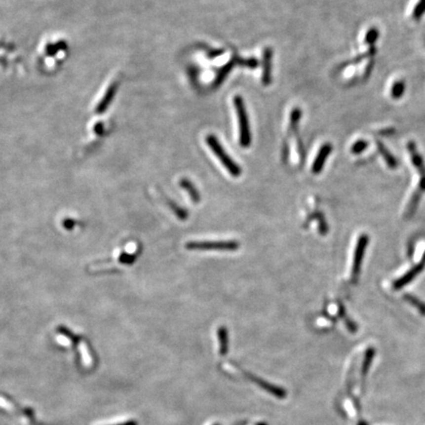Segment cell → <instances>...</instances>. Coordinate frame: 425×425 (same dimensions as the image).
I'll list each match as a JSON object with an SVG mask.
<instances>
[{
    "instance_id": "6da1fadb",
    "label": "cell",
    "mask_w": 425,
    "mask_h": 425,
    "mask_svg": "<svg viewBox=\"0 0 425 425\" xmlns=\"http://www.w3.org/2000/svg\"><path fill=\"white\" fill-rule=\"evenodd\" d=\"M233 104L236 110L238 123H239V141L241 147H248L251 144V133L249 128V121L246 113V108L243 99L240 96L233 98Z\"/></svg>"
},
{
    "instance_id": "7a4b0ae2",
    "label": "cell",
    "mask_w": 425,
    "mask_h": 425,
    "mask_svg": "<svg viewBox=\"0 0 425 425\" xmlns=\"http://www.w3.org/2000/svg\"><path fill=\"white\" fill-rule=\"evenodd\" d=\"M207 144L210 147V149L213 151V153L219 157V159L223 162V164L225 165V167L230 171V173L234 176V177H238L241 174V168L239 167V165L233 161L232 159V157L226 153L225 149L223 148V146L220 144L219 140L213 136V135H209L207 137Z\"/></svg>"
},
{
    "instance_id": "3957f363",
    "label": "cell",
    "mask_w": 425,
    "mask_h": 425,
    "mask_svg": "<svg viewBox=\"0 0 425 425\" xmlns=\"http://www.w3.org/2000/svg\"><path fill=\"white\" fill-rule=\"evenodd\" d=\"M185 247L190 250H226L233 251L239 248V242L235 240H217V241H190Z\"/></svg>"
},
{
    "instance_id": "277c9868",
    "label": "cell",
    "mask_w": 425,
    "mask_h": 425,
    "mask_svg": "<svg viewBox=\"0 0 425 425\" xmlns=\"http://www.w3.org/2000/svg\"><path fill=\"white\" fill-rule=\"evenodd\" d=\"M368 242H369V237L365 233L361 234L357 240V244H356L354 256H353L352 270H351V280L353 283H355L359 277L361 265L363 262V258H364V254H365V250Z\"/></svg>"
},
{
    "instance_id": "5b68a950",
    "label": "cell",
    "mask_w": 425,
    "mask_h": 425,
    "mask_svg": "<svg viewBox=\"0 0 425 425\" xmlns=\"http://www.w3.org/2000/svg\"><path fill=\"white\" fill-rule=\"evenodd\" d=\"M408 152L411 155L412 162L420 173V190L425 191V164L423 156L417 150V146L413 141L408 142Z\"/></svg>"
},
{
    "instance_id": "8992f818",
    "label": "cell",
    "mask_w": 425,
    "mask_h": 425,
    "mask_svg": "<svg viewBox=\"0 0 425 425\" xmlns=\"http://www.w3.org/2000/svg\"><path fill=\"white\" fill-rule=\"evenodd\" d=\"M425 253L424 254V257L422 259V262L419 263L418 265H416L415 267H413L411 270H409L404 276H402L401 278L397 279L394 283H393V288H395L396 290L401 289L403 287H405L407 284L413 282L425 269Z\"/></svg>"
},
{
    "instance_id": "52a82bcc",
    "label": "cell",
    "mask_w": 425,
    "mask_h": 425,
    "mask_svg": "<svg viewBox=\"0 0 425 425\" xmlns=\"http://www.w3.org/2000/svg\"><path fill=\"white\" fill-rule=\"evenodd\" d=\"M331 152H332V146L330 144L327 143L321 147V149H320V151L316 156V159L314 160L313 165H312V172L314 174H318L323 169L324 164L327 160V157Z\"/></svg>"
},
{
    "instance_id": "ba28073f",
    "label": "cell",
    "mask_w": 425,
    "mask_h": 425,
    "mask_svg": "<svg viewBox=\"0 0 425 425\" xmlns=\"http://www.w3.org/2000/svg\"><path fill=\"white\" fill-rule=\"evenodd\" d=\"M250 377L257 385H259V387H261L265 391L269 392L271 395L277 397L278 399H284L286 397V392L282 388L274 386V385H272V384H270V383H268V382H266V381H264L258 377H254V376H250Z\"/></svg>"
},
{
    "instance_id": "9c48e42d",
    "label": "cell",
    "mask_w": 425,
    "mask_h": 425,
    "mask_svg": "<svg viewBox=\"0 0 425 425\" xmlns=\"http://www.w3.org/2000/svg\"><path fill=\"white\" fill-rule=\"evenodd\" d=\"M271 67H272V50L266 48L264 52V72H263V83L269 85L271 83Z\"/></svg>"
},
{
    "instance_id": "30bf717a",
    "label": "cell",
    "mask_w": 425,
    "mask_h": 425,
    "mask_svg": "<svg viewBox=\"0 0 425 425\" xmlns=\"http://www.w3.org/2000/svg\"><path fill=\"white\" fill-rule=\"evenodd\" d=\"M376 146L379 150V153L381 154V155L383 156L384 160L386 161L387 165L391 168V169H395L398 167V161L395 158V156L388 151V149L381 143L380 141H376Z\"/></svg>"
},
{
    "instance_id": "8fae6325",
    "label": "cell",
    "mask_w": 425,
    "mask_h": 425,
    "mask_svg": "<svg viewBox=\"0 0 425 425\" xmlns=\"http://www.w3.org/2000/svg\"><path fill=\"white\" fill-rule=\"evenodd\" d=\"M218 339L220 343V353L222 355H226L229 351V332L225 326L219 327Z\"/></svg>"
},
{
    "instance_id": "7c38bea8",
    "label": "cell",
    "mask_w": 425,
    "mask_h": 425,
    "mask_svg": "<svg viewBox=\"0 0 425 425\" xmlns=\"http://www.w3.org/2000/svg\"><path fill=\"white\" fill-rule=\"evenodd\" d=\"M422 194H423V191H421L420 189H418L413 194V196L409 202V205L407 207V210H406V217L407 218H411L415 214V212L417 211V209L419 207L420 200L422 198Z\"/></svg>"
},
{
    "instance_id": "4fadbf2b",
    "label": "cell",
    "mask_w": 425,
    "mask_h": 425,
    "mask_svg": "<svg viewBox=\"0 0 425 425\" xmlns=\"http://www.w3.org/2000/svg\"><path fill=\"white\" fill-rule=\"evenodd\" d=\"M180 186H182L189 193V196L194 203H198L200 201V199H201L200 193L198 192V190L195 188V186L188 179L184 178V179L180 180Z\"/></svg>"
},
{
    "instance_id": "5bb4252c",
    "label": "cell",
    "mask_w": 425,
    "mask_h": 425,
    "mask_svg": "<svg viewBox=\"0 0 425 425\" xmlns=\"http://www.w3.org/2000/svg\"><path fill=\"white\" fill-rule=\"evenodd\" d=\"M375 356V349L373 348H369L366 351H365V355H364V359L362 362V366H361V375L362 377H365L369 371V368L372 364L373 358Z\"/></svg>"
},
{
    "instance_id": "9a60e30c",
    "label": "cell",
    "mask_w": 425,
    "mask_h": 425,
    "mask_svg": "<svg viewBox=\"0 0 425 425\" xmlns=\"http://www.w3.org/2000/svg\"><path fill=\"white\" fill-rule=\"evenodd\" d=\"M404 299L413 305L423 316H425V302L422 301L420 298L412 295V294H405Z\"/></svg>"
},
{
    "instance_id": "2e32d148",
    "label": "cell",
    "mask_w": 425,
    "mask_h": 425,
    "mask_svg": "<svg viewBox=\"0 0 425 425\" xmlns=\"http://www.w3.org/2000/svg\"><path fill=\"white\" fill-rule=\"evenodd\" d=\"M406 90V84L404 81H397L393 84L391 88V97L395 100H398L403 97Z\"/></svg>"
},
{
    "instance_id": "e0dca14e",
    "label": "cell",
    "mask_w": 425,
    "mask_h": 425,
    "mask_svg": "<svg viewBox=\"0 0 425 425\" xmlns=\"http://www.w3.org/2000/svg\"><path fill=\"white\" fill-rule=\"evenodd\" d=\"M425 13V0H420L413 11V18L420 20Z\"/></svg>"
},
{
    "instance_id": "ac0fdd59",
    "label": "cell",
    "mask_w": 425,
    "mask_h": 425,
    "mask_svg": "<svg viewBox=\"0 0 425 425\" xmlns=\"http://www.w3.org/2000/svg\"><path fill=\"white\" fill-rule=\"evenodd\" d=\"M378 38H379V31L375 28H371L365 36V42L367 44L372 45L377 40Z\"/></svg>"
},
{
    "instance_id": "d6986e66",
    "label": "cell",
    "mask_w": 425,
    "mask_h": 425,
    "mask_svg": "<svg viewBox=\"0 0 425 425\" xmlns=\"http://www.w3.org/2000/svg\"><path fill=\"white\" fill-rule=\"evenodd\" d=\"M168 204H169V207L172 209L173 213H174V214H175L179 219H181V220H185V219L188 217L187 212H186L185 210H183L182 208H180L179 206H177L174 202L168 201Z\"/></svg>"
},
{
    "instance_id": "ffe728a7",
    "label": "cell",
    "mask_w": 425,
    "mask_h": 425,
    "mask_svg": "<svg viewBox=\"0 0 425 425\" xmlns=\"http://www.w3.org/2000/svg\"><path fill=\"white\" fill-rule=\"evenodd\" d=\"M368 147V143L365 141V140H358V141L355 142L352 146H351V148H350V152L352 153V154H355V155H357V154H360V153H362L363 151H365V149Z\"/></svg>"
},
{
    "instance_id": "44dd1931",
    "label": "cell",
    "mask_w": 425,
    "mask_h": 425,
    "mask_svg": "<svg viewBox=\"0 0 425 425\" xmlns=\"http://www.w3.org/2000/svg\"><path fill=\"white\" fill-rule=\"evenodd\" d=\"M136 425V423H127V424H123V425Z\"/></svg>"
},
{
    "instance_id": "7402d4cb",
    "label": "cell",
    "mask_w": 425,
    "mask_h": 425,
    "mask_svg": "<svg viewBox=\"0 0 425 425\" xmlns=\"http://www.w3.org/2000/svg\"><path fill=\"white\" fill-rule=\"evenodd\" d=\"M358 425H367V423H365V422H359V423H358Z\"/></svg>"
},
{
    "instance_id": "603a6c76",
    "label": "cell",
    "mask_w": 425,
    "mask_h": 425,
    "mask_svg": "<svg viewBox=\"0 0 425 425\" xmlns=\"http://www.w3.org/2000/svg\"><path fill=\"white\" fill-rule=\"evenodd\" d=\"M265 425V424H259V425Z\"/></svg>"
},
{
    "instance_id": "cb8c5ba5",
    "label": "cell",
    "mask_w": 425,
    "mask_h": 425,
    "mask_svg": "<svg viewBox=\"0 0 425 425\" xmlns=\"http://www.w3.org/2000/svg\"></svg>"
}]
</instances>
